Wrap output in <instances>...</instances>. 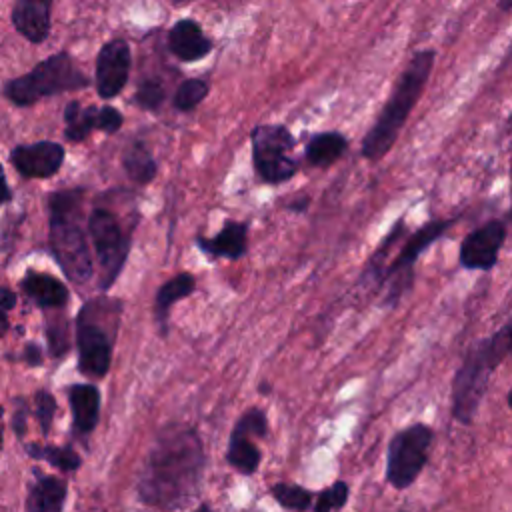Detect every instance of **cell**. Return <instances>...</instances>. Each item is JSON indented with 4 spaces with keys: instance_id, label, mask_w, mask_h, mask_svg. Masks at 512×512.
I'll list each match as a JSON object with an SVG mask.
<instances>
[{
    "instance_id": "obj_41",
    "label": "cell",
    "mask_w": 512,
    "mask_h": 512,
    "mask_svg": "<svg viewBox=\"0 0 512 512\" xmlns=\"http://www.w3.org/2000/svg\"><path fill=\"white\" fill-rule=\"evenodd\" d=\"M2 418H4V406H0V446H2Z\"/></svg>"
},
{
    "instance_id": "obj_21",
    "label": "cell",
    "mask_w": 512,
    "mask_h": 512,
    "mask_svg": "<svg viewBox=\"0 0 512 512\" xmlns=\"http://www.w3.org/2000/svg\"><path fill=\"white\" fill-rule=\"evenodd\" d=\"M346 150H348L346 136L336 130H326V132L314 134L308 140L304 160L308 166L328 168V166L336 164L346 154Z\"/></svg>"
},
{
    "instance_id": "obj_12",
    "label": "cell",
    "mask_w": 512,
    "mask_h": 512,
    "mask_svg": "<svg viewBox=\"0 0 512 512\" xmlns=\"http://www.w3.org/2000/svg\"><path fill=\"white\" fill-rule=\"evenodd\" d=\"M508 228L504 220L492 218L474 228L460 244L458 262L466 270L488 272L498 264V254L504 246Z\"/></svg>"
},
{
    "instance_id": "obj_18",
    "label": "cell",
    "mask_w": 512,
    "mask_h": 512,
    "mask_svg": "<svg viewBox=\"0 0 512 512\" xmlns=\"http://www.w3.org/2000/svg\"><path fill=\"white\" fill-rule=\"evenodd\" d=\"M20 288L42 310L64 308L70 300V292L64 282L46 272L28 270L20 282Z\"/></svg>"
},
{
    "instance_id": "obj_36",
    "label": "cell",
    "mask_w": 512,
    "mask_h": 512,
    "mask_svg": "<svg viewBox=\"0 0 512 512\" xmlns=\"http://www.w3.org/2000/svg\"><path fill=\"white\" fill-rule=\"evenodd\" d=\"M16 306V294H14V290H10V288H6V286H0V308L4 310V312H8V310H12Z\"/></svg>"
},
{
    "instance_id": "obj_32",
    "label": "cell",
    "mask_w": 512,
    "mask_h": 512,
    "mask_svg": "<svg viewBox=\"0 0 512 512\" xmlns=\"http://www.w3.org/2000/svg\"><path fill=\"white\" fill-rule=\"evenodd\" d=\"M34 404H36V418L40 422L42 434L48 436L54 414H56V398L48 390H38L34 394Z\"/></svg>"
},
{
    "instance_id": "obj_28",
    "label": "cell",
    "mask_w": 512,
    "mask_h": 512,
    "mask_svg": "<svg viewBox=\"0 0 512 512\" xmlns=\"http://www.w3.org/2000/svg\"><path fill=\"white\" fill-rule=\"evenodd\" d=\"M166 100V88L160 78H142L134 92V104L146 112H158Z\"/></svg>"
},
{
    "instance_id": "obj_6",
    "label": "cell",
    "mask_w": 512,
    "mask_h": 512,
    "mask_svg": "<svg viewBox=\"0 0 512 512\" xmlns=\"http://www.w3.org/2000/svg\"><path fill=\"white\" fill-rule=\"evenodd\" d=\"M88 86L90 78L66 50H60L40 60L26 74L8 80L2 92L14 106H32L42 98L84 90Z\"/></svg>"
},
{
    "instance_id": "obj_8",
    "label": "cell",
    "mask_w": 512,
    "mask_h": 512,
    "mask_svg": "<svg viewBox=\"0 0 512 512\" xmlns=\"http://www.w3.org/2000/svg\"><path fill=\"white\" fill-rule=\"evenodd\" d=\"M252 164L266 184H282L294 178L300 164L290 154L296 138L284 124H258L250 132Z\"/></svg>"
},
{
    "instance_id": "obj_39",
    "label": "cell",
    "mask_w": 512,
    "mask_h": 512,
    "mask_svg": "<svg viewBox=\"0 0 512 512\" xmlns=\"http://www.w3.org/2000/svg\"><path fill=\"white\" fill-rule=\"evenodd\" d=\"M8 332V314L0 308V338Z\"/></svg>"
},
{
    "instance_id": "obj_23",
    "label": "cell",
    "mask_w": 512,
    "mask_h": 512,
    "mask_svg": "<svg viewBox=\"0 0 512 512\" xmlns=\"http://www.w3.org/2000/svg\"><path fill=\"white\" fill-rule=\"evenodd\" d=\"M122 168L136 184H150L158 174V162L144 140H134L122 154Z\"/></svg>"
},
{
    "instance_id": "obj_14",
    "label": "cell",
    "mask_w": 512,
    "mask_h": 512,
    "mask_svg": "<svg viewBox=\"0 0 512 512\" xmlns=\"http://www.w3.org/2000/svg\"><path fill=\"white\" fill-rule=\"evenodd\" d=\"M66 150L54 140L18 144L10 150V162L24 178H52L64 164Z\"/></svg>"
},
{
    "instance_id": "obj_9",
    "label": "cell",
    "mask_w": 512,
    "mask_h": 512,
    "mask_svg": "<svg viewBox=\"0 0 512 512\" xmlns=\"http://www.w3.org/2000/svg\"><path fill=\"white\" fill-rule=\"evenodd\" d=\"M454 218L430 220L420 226L400 248L394 262L384 268L380 276V286H386V294L382 298L384 306H396L398 300L412 288L414 284V264L422 252H426L438 238L444 236L454 226Z\"/></svg>"
},
{
    "instance_id": "obj_35",
    "label": "cell",
    "mask_w": 512,
    "mask_h": 512,
    "mask_svg": "<svg viewBox=\"0 0 512 512\" xmlns=\"http://www.w3.org/2000/svg\"><path fill=\"white\" fill-rule=\"evenodd\" d=\"M14 430L18 436H22V432L26 430V404H22V400H18V408L14 414Z\"/></svg>"
},
{
    "instance_id": "obj_24",
    "label": "cell",
    "mask_w": 512,
    "mask_h": 512,
    "mask_svg": "<svg viewBox=\"0 0 512 512\" xmlns=\"http://www.w3.org/2000/svg\"><path fill=\"white\" fill-rule=\"evenodd\" d=\"M98 106H82L78 100H70L64 106V136L70 142H84L94 130H98Z\"/></svg>"
},
{
    "instance_id": "obj_38",
    "label": "cell",
    "mask_w": 512,
    "mask_h": 512,
    "mask_svg": "<svg viewBox=\"0 0 512 512\" xmlns=\"http://www.w3.org/2000/svg\"><path fill=\"white\" fill-rule=\"evenodd\" d=\"M10 198H12V190H10L8 182H6L4 168H2V164H0V204H6Z\"/></svg>"
},
{
    "instance_id": "obj_42",
    "label": "cell",
    "mask_w": 512,
    "mask_h": 512,
    "mask_svg": "<svg viewBox=\"0 0 512 512\" xmlns=\"http://www.w3.org/2000/svg\"><path fill=\"white\" fill-rule=\"evenodd\" d=\"M194 512H212V508H210V506H206V504H202V506H200V508H196Z\"/></svg>"
},
{
    "instance_id": "obj_27",
    "label": "cell",
    "mask_w": 512,
    "mask_h": 512,
    "mask_svg": "<svg viewBox=\"0 0 512 512\" xmlns=\"http://www.w3.org/2000/svg\"><path fill=\"white\" fill-rule=\"evenodd\" d=\"M208 92L210 82L206 78H186L178 84L172 96V106L178 112H190L208 96Z\"/></svg>"
},
{
    "instance_id": "obj_7",
    "label": "cell",
    "mask_w": 512,
    "mask_h": 512,
    "mask_svg": "<svg viewBox=\"0 0 512 512\" xmlns=\"http://www.w3.org/2000/svg\"><path fill=\"white\" fill-rule=\"evenodd\" d=\"M86 230L100 268V290L106 292L126 266L132 246V232L124 228L122 220L112 210L102 206H94L90 210Z\"/></svg>"
},
{
    "instance_id": "obj_30",
    "label": "cell",
    "mask_w": 512,
    "mask_h": 512,
    "mask_svg": "<svg viewBox=\"0 0 512 512\" xmlns=\"http://www.w3.org/2000/svg\"><path fill=\"white\" fill-rule=\"evenodd\" d=\"M46 340L50 354L54 358H60L68 352L70 348V336H68V320L66 316H48L46 318Z\"/></svg>"
},
{
    "instance_id": "obj_17",
    "label": "cell",
    "mask_w": 512,
    "mask_h": 512,
    "mask_svg": "<svg viewBox=\"0 0 512 512\" xmlns=\"http://www.w3.org/2000/svg\"><path fill=\"white\" fill-rule=\"evenodd\" d=\"M52 2L48 0H18L12 6L10 20L20 36L32 44H42L52 28Z\"/></svg>"
},
{
    "instance_id": "obj_1",
    "label": "cell",
    "mask_w": 512,
    "mask_h": 512,
    "mask_svg": "<svg viewBox=\"0 0 512 512\" xmlns=\"http://www.w3.org/2000/svg\"><path fill=\"white\" fill-rule=\"evenodd\" d=\"M206 454L198 432L170 424L156 436L140 476L138 492L148 506L170 510L196 494Z\"/></svg>"
},
{
    "instance_id": "obj_40",
    "label": "cell",
    "mask_w": 512,
    "mask_h": 512,
    "mask_svg": "<svg viewBox=\"0 0 512 512\" xmlns=\"http://www.w3.org/2000/svg\"><path fill=\"white\" fill-rule=\"evenodd\" d=\"M260 392H262V394H268V392H270V384H268V382H262V384H260Z\"/></svg>"
},
{
    "instance_id": "obj_3",
    "label": "cell",
    "mask_w": 512,
    "mask_h": 512,
    "mask_svg": "<svg viewBox=\"0 0 512 512\" xmlns=\"http://www.w3.org/2000/svg\"><path fill=\"white\" fill-rule=\"evenodd\" d=\"M82 190H56L48 198V244L64 276L86 284L94 274L88 236L82 226Z\"/></svg>"
},
{
    "instance_id": "obj_4",
    "label": "cell",
    "mask_w": 512,
    "mask_h": 512,
    "mask_svg": "<svg viewBox=\"0 0 512 512\" xmlns=\"http://www.w3.org/2000/svg\"><path fill=\"white\" fill-rule=\"evenodd\" d=\"M512 340L510 322L502 324L494 334L474 342L462 358L452 380V414L460 424H470L488 390L496 368L508 358Z\"/></svg>"
},
{
    "instance_id": "obj_11",
    "label": "cell",
    "mask_w": 512,
    "mask_h": 512,
    "mask_svg": "<svg viewBox=\"0 0 512 512\" xmlns=\"http://www.w3.org/2000/svg\"><path fill=\"white\" fill-rule=\"evenodd\" d=\"M268 434V418L264 410L252 406L248 408L234 424L228 440V450H226V460L228 464L244 474L250 476L258 470L260 466V448L252 442V438H264Z\"/></svg>"
},
{
    "instance_id": "obj_34",
    "label": "cell",
    "mask_w": 512,
    "mask_h": 512,
    "mask_svg": "<svg viewBox=\"0 0 512 512\" xmlns=\"http://www.w3.org/2000/svg\"><path fill=\"white\" fill-rule=\"evenodd\" d=\"M22 358H24V362H26L28 366H40L42 360H44L42 350H40V346H38L36 342H26Z\"/></svg>"
},
{
    "instance_id": "obj_16",
    "label": "cell",
    "mask_w": 512,
    "mask_h": 512,
    "mask_svg": "<svg viewBox=\"0 0 512 512\" xmlns=\"http://www.w3.org/2000/svg\"><path fill=\"white\" fill-rule=\"evenodd\" d=\"M196 246L210 260H240L248 250V222L228 218L218 234L210 238L196 236Z\"/></svg>"
},
{
    "instance_id": "obj_10",
    "label": "cell",
    "mask_w": 512,
    "mask_h": 512,
    "mask_svg": "<svg viewBox=\"0 0 512 512\" xmlns=\"http://www.w3.org/2000/svg\"><path fill=\"white\" fill-rule=\"evenodd\" d=\"M432 440L434 430L420 422L402 428L392 436L386 456V480L394 488L404 490L420 476L428 462Z\"/></svg>"
},
{
    "instance_id": "obj_5",
    "label": "cell",
    "mask_w": 512,
    "mask_h": 512,
    "mask_svg": "<svg viewBox=\"0 0 512 512\" xmlns=\"http://www.w3.org/2000/svg\"><path fill=\"white\" fill-rule=\"evenodd\" d=\"M122 300L98 296L76 314L78 370L88 378H104L112 364V348L120 324Z\"/></svg>"
},
{
    "instance_id": "obj_15",
    "label": "cell",
    "mask_w": 512,
    "mask_h": 512,
    "mask_svg": "<svg viewBox=\"0 0 512 512\" xmlns=\"http://www.w3.org/2000/svg\"><path fill=\"white\" fill-rule=\"evenodd\" d=\"M168 50L180 60V62H198L206 58L214 42L204 34L202 26L194 18H180L176 20L168 30Z\"/></svg>"
},
{
    "instance_id": "obj_19",
    "label": "cell",
    "mask_w": 512,
    "mask_h": 512,
    "mask_svg": "<svg viewBox=\"0 0 512 512\" xmlns=\"http://www.w3.org/2000/svg\"><path fill=\"white\" fill-rule=\"evenodd\" d=\"M196 292V278L190 272H180L158 286L154 296V318L160 330V336L164 338L168 334V316L176 302L192 296Z\"/></svg>"
},
{
    "instance_id": "obj_31",
    "label": "cell",
    "mask_w": 512,
    "mask_h": 512,
    "mask_svg": "<svg viewBox=\"0 0 512 512\" xmlns=\"http://www.w3.org/2000/svg\"><path fill=\"white\" fill-rule=\"evenodd\" d=\"M348 484L338 480L332 486H328L324 492L318 494V500L314 504V512H332L340 510L348 500Z\"/></svg>"
},
{
    "instance_id": "obj_37",
    "label": "cell",
    "mask_w": 512,
    "mask_h": 512,
    "mask_svg": "<svg viewBox=\"0 0 512 512\" xmlns=\"http://www.w3.org/2000/svg\"><path fill=\"white\" fill-rule=\"evenodd\" d=\"M308 204H310V198L308 196H298L296 200H292V202H288V210L290 212H296V214H304L306 210H308Z\"/></svg>"
},
{
    "instance_id": "obj_20",
    "label": "cell",
    "mask_w": 512,
    "mask_h": 512,
    "mask_svg": "<svg viewBox=\"0 0 512 512\" xmlns=\"http://www.w3.org/2000/svg\"><path fill=\"white\" fill-rule=\"evenodd\" d=\"M72 424L78 434H90L100 418V390L94 384H72L68 388Z\"/></svg>"
},
{
    "instance_id": "obj_26",
    "label": "cell",
    "mask_w": 512,
    "mask_h": 512,
    "mask_svg": "<svg viewBox=\"0 0 512 512\" xmlns=\"http://www.w3.org/2000/svg\"><path fill=\"white\" fill-rule=\"evenodd\" d=\"M402 234H404V220L400 218V220L392 226V230L388 232V236L380 242V246H378L376 252L370 256V260L366 262V268H364V272H362V276H360L362 282H376V284H380V276H382V272H384L386 256H388V252L392 250V246L398 242V238H400Z\"/></svg>"
},
{
    "instance_id": "obj_25",
    "label": "cell",
    "mask_w": 512,
    "mask_h": 512,
    "mask_svg": "<svg viewBox=\"0 0 512 512\" xmlns=\"http://www.w3.org/2000/svg\"><path fill=\"white\" fill-rule=\"evenodd\" d=\"M26 454L36 460H44L58 470L74 472L80 468V456L70 446H50V444H26Z\"/></svg>"
},
{
    "instance_id": "obj_2",
    "label": "cell",
    "mask_w": 512,
    "mask_h": 512,
    "mask_svg": "<svg viewBox=\"0 0 512 512\" xmlns=\"http://www.w3.org/2000/svg\"><path fill=\"white\" fill-rule=\"evenodd\" d=\"M436 52L432 48H424L412 54L406 68L398 76L386 104L382 106L376 122L364 134L360 144L362 158L370 162H378L386 156L396 144L412 108L418 104L424 86L434 68Z\"/></svg>"
},
{
    "instance_id": "obj_13",
    "label": "cell",
    "mask_w": 512,
    "mask_h": 512,
    "mask_svg": "<svg viewBox=\"0 0 512 512\" xmlns=\"http://www.w3.org/2000/svg\"><path fill=\"white\" fill-rule=\"evenodd\" d=\"M132 50L124 38H112L102 44L96 56V92L102 100L116 98L130 76Z\"/></svg>"
},
{
    "instance_id": "obj_33",
    "label": "cell",
    "mask_w": 512,
    "mask_h": 512,
    "mask_svg": "<svg viewBox=\"0 0 512 512\" xmlns=\"http://www.w3.org/2000/svg\"><path fill=\"white\" fill-rule=\"evenodd\" d=\"M124 122V116L118 108L114 106H100V112H98V130L104 132V134H114L120 130Z\"/></svg>"
},
{
    "instance_id": "obj_22",
    "label": "cell",
    "mask_w": 512,
    "mask_h": 512,
    "mask_svg": "<svg viewBox=\"0 0 512 512\" xmlns=\"http://www.w3.org/2000/svg\"><path fill=\"white\" fill-rule=\"evenodd\" d=\"M66 482L56 476H40L26 498V512H62Z\"/></svg>"
},
{
    "instance_id": "obj_29",
    "label": "cell",
    "mask_w": 512,
    "mask_h": 512,
    "mask_svg": "<svg viewBox=\"0 0 512 512\" xmlns=\"http://www.w3.org/2000/svg\"><path fill=\"white\" fill-rule=\"evenodd\" d=\"M270 494L274 496V500L280 506H284L288 510H298V512L306 510L310 506V502H312V492L302 488V486H298V484L278 482V484H274L270 488Z\"/></svg>"
}]
</instances>
